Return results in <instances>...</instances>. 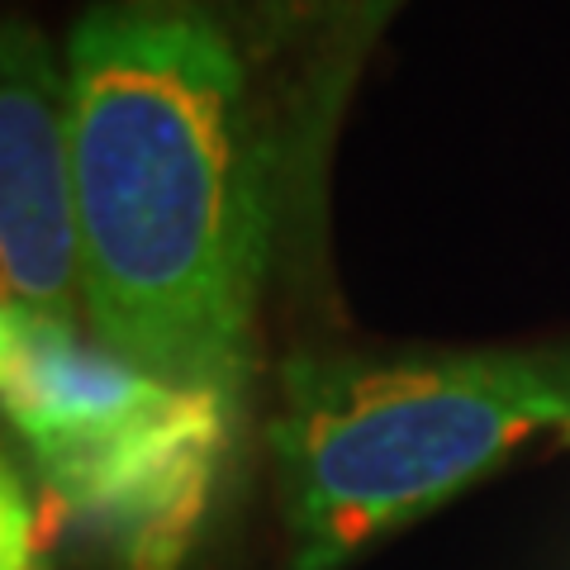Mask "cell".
Wrapping results in <instances>:
<instances>
[{
  "label": "cell",
  "instance_id": "obj_7",
  "mask_svg": "<svg viewBox=\"0 0 570 570\" xmlns=\"http://www.w3.org/2000/svg\"><path fill=\"white\" fill-rule=\"evenodd\" d=\"M318 6H328V0H257L262 24H266V29H276V33H281V29H291V24H299V20H309Z\"/></svg>",
  "mask_w": 570,
  "mask_h": 570
},
{
  "label": "cell",
  "instance_id": "obj_3",
  "mask_svg": "<svg viewBox=\"0 0 570 570\" xmlns=\"http://www.w3.org/2000/svg\"><path fill=\"white\" fill-rule=\"evenodd\" d=\"M234 423L224 400L171 390L153 414L91 448L33 461V475L62 519L124 570H181L205 528Z\"/></svg>",
  "mask_w": 570,
  "mask_h": 570
},
{
  "label": "cell",
  "instance_id": "obj_4",
  "mask_svg": "<svg viewBox=\"0 0 570 570\" xmlns=\"http://www.w3.org/2000/svg\"><path fill=\"white\" fill-rule=\"evenodd\" d=\"M0 305L91 324L71 205L67 62L20 14H0Z\"/></svg>",
  "mask_w": 570,
  "mask_h": 570
},
{
  "label": "cell",
  "instance_id": "obj_5",
  "mask_svg": "<svg viewBox=\"0 0 570 570\" xmlns=\"http://www.w3.org/2000/svg\"><path fill=\"white\" fill-rule=\"evenodd\" d=\"M171 390L105 347L91 324L0 305V414L33 461L91 448L153 414Z\"/></svg>",
  "mask_w": 570,
  "mask_h": 570
},
{
  "label": "cell",
  "instance_id": "obj_2",
  "mask_svg": "<svg viewBox=\"0 0 570 570\" xmlns=\"http://www.w3.org/2000/svg\"><path fill=\"white\" fill-rule=\"evenodd\" d=\"M542 442L570 448V337L285 356L266 419L285 570H347Z\"/></svg>",
  "mask_w": 570,
  "mask_h": 570
},
{
  "label": "cell",
  "instance_id": "obj_6",
  "mask_svg": "<svg viewBox=\"0 0 570 570\" xmlns=\"http://www.w3.org/2000/svg\"><path fill=\"white\" fill-rule=\"evenodd\" d=\"M0 570H39V513L20 466L0 452Z\"/></svg>",
  "mask_w": 570,
  "mask_h": 570
},
{
  "label": "cell",
  "instance_id": "obj_1",
  "mask_svg": "<svg viewBox=\"0 0 570 570\" xmlns=\"http://www.w3.org/2000/svg\"><path fill=\"white\" fill-rule=\"evenodd\" d=\"M62 62L91 333L238 414L272 190L234 33L205 0H96Z\"/></svg>",
  "mask_w": 570,
  "mask_h": 570
}]
</instances>
